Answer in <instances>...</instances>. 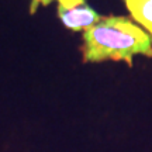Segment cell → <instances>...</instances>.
<instances>
[{"label": "cell", "mask_w": 152, "mask_h": 152, "mask_svg": "<svg viewBox=\"0 0 152 152\" xmlns=\"http://www.w3.org/2000/svg\"><path fill=\"white\" fill-rule=\"evenodd\" d=\"M58 17L61 23L71 31L85 33L96 26L102 17L86 0H56Z\"/></svg>", "instance_id": "7a4b0ae2"}, {"label": "cell", "mask_w": 152, "mask_h": 152, "mask_svg": "<svg viewBox=\"0 0 152 152\" xmlns=\"http://www.w3.org/2000/svg\"><path fill=\"white\" fill-rule=\"evenodd\" d=\"M131 20L152 38V0H124Z\"/></svg>", "instance_id": "3957f363"}, {"label": "cell", "mask_w": 152, "mask_h": 152, "mask_svg": "<svg viewBox=\"0 0 152 152\" xmlns=\"http://www.w3.org/2000/svg\"><path fill=\"white\" fill-rule=\"evenodd\" d=\"M82 38V56L86 64L123 61L131 68L138 55L152 58V38L130 17L103 16Z\"/></svg>", "instance_id": "6da1fadb"}, {"label": "cell", "mask_w": 152, "mask_h": 152, "mask_svg": "<svg viewBox=\"0 0 152 152\" xmlns=\"http://www.w3.org/2000/svg\"><path fill=\"white\" fill-rule=\"evenodd\" d=\"M51 1H54V0H33V6H31V13H34V11H35V9H37L39 4L48 6Z\"/></svg>", "instance_id": "277c9868"}]
</instances>
